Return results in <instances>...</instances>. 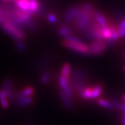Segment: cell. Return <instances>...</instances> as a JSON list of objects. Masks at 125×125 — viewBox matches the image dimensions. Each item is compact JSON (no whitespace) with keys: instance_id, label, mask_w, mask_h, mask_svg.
<instances>
[{"instance_id":"1","label":"cell","mask_w":125,"mask_h":125,"mask_svg":"<svg viewBox=\"0 0 125 125\" xmlns=\"http://www.w3.org/2000/svg\"><path fill=\"white\" fill-rule=\"evenodd\" d=\"M3 29L12 38L16 40H24L26 35L23 29L17 27L12 21H6L1 25Z\"/></svg>"},{"instance_id":"2","label":"cell","mask_w":125,"mask_h":125,"mask_svg":"<svg viewBox=\"0 0 125 125\" xmlns=\"http://www.w3.org/2000/svg\"><path fill=\"white\" fill-rule=\"evenodd\" d=\"M62 44L68 49L74 51L78 53L83 55H90L89 48L83 42H73L66 39L62 41Z\"/></svg>"},{"instance_id":"3","label":"cell","mask_w":125,"mask_h":125,"mask_svg":"<svg viewBox=\"0 0 125 125\" xmlns=\"http://www.w3.org/2000/svg\"><path fill=\"white\" fill-rule=\"evenodd\" d=\"M89 53L93 55H101L105 52L106 44L104 41H93L89 44Z\"/></svg>"},{"instance_id":"4","label":"cell","mask_w":125,"mask_h":125,"mask_svg":"<svg viewBox=\"0 0 125 125\" xmlns=\"http://www.w3.org/2000/svg\"><path fill=\"white\" fill-rule=\"evenodd\" d=\"M80 10V6L75 5V6H71L65 13L64 20L65 22H70L75 20L77 15L78 13Z\"/></svg>"},{"instance_id":"5","label":"cell","mask_w":125,"mask_h":125,"mask_svg":"<svg viewBox=\"0 0 125 125\" xmlns=\"http://www.w3.org/2000/svg\"><path fill=\"white\" fill-rule=\"evenodd\" d=\"M13 101L14 102V104L18 107H24L33 103L34 98L32 96H29L22 98H15Z\"/></svg>"},{"instance_id":"6","label":"cell","mask_w":125,"mask_h":125,"mask_svg":"<svg viewBox=\"0 0 125 125\" xmlns=\"http://www.w3.org/2000/svg\"><path fill=\"white\" fill-rule=\"evenodd\" d=\"M93 17L101 27L107 26L108 24H109V21L105 17V15L97 10H95V8L93 11Z\"/></svg>"},{"instance_id":"7","label":"cell","mask_w":125,"mask_h":125,"mask_svg":"<svg viewBox=\"0 0 125 125\" xmlns=\"http://www.w3.org/2000/svg\"><path fill=\"white\" fill-rule=\"evenodd\" d=\"M59 97L65 107L68 110L73 109V105L71 100V98L65 94V92L61 90L59 91Z\"/></svg>"},{"instance_id":"8","label":"cell","mask_w":125,"mask_h":125,"mask_svg":"<svg viewBox=\"0 0 125 125\" xmlns=\"http://www.w3.org/2000/svg\"><path fill=\"white\" fill-rule=\"evenodd\" d=\"M14 5L19 10L29 14V0H15Z\"/></svg>"},{"instance_id":"9","label":"cell","mask_w":125,"mask_h":125,"mask_svg":"<svg viewBox=\"0 0 125 125\" xmlns=\"http://www.w3.org/2000/svg\"><path fill=\"white\" fill-rule=\"evenodd\" d=\"M71 66L69 63H64L61 69L60 76L70 81V76H71Z\"/></svg>"},{"instance_id":"10","label":"cell","mask_w":125,"mask_h":125,"mask_svg":"<svg viewBox=\"0 0 125 125\" xmlns=\"http://www.w3.org/2000/svg\"><path fill=\"white\" fill-rule=\"evenodd\" d=\"M71 77L73 78H79V79H83L84 80H87V73L81 69H75L71 71Z\"/></svg>"},{"instance_id":"11","label":"cell","mask_w":125,"mask_h":125,"mask_svg":"<svg viewBox=\"0 0 125 125\" xmlns=\"http://www.w3.org/2000/svg\"><path fill=\"white\" fill-rule=\"evenodd\" d=\"M58 33L61 36L66 37L69 34H72V31L69 25L67 24H63L59 27Z\"/></svg>"},{"instance_id":"12","label":"cell","mask_w":125,"mask_h":125,"mask_svg":"<svg viewBox=\"0 0 125 125\" xmlns=\"http://www.w3.org/2000/svg\"><path fill=\"white\" fill-rule=\"evenodd\" d=\"M103 92V87L100 84H97L92 87V96L91 100H94L98 98Z\"/></svg>"},{"instance_id":"13","label":"cell","mask_w":125,"mask_h":125,"mask_svg":"<svg viewBox=\"0 0 125 125\" xmlns=\"http://www.w3.org/2000/svg\"><path fill=\"white\" fill-rule=\"evenodd\" d=\"M0 104L4 109H6L9 106V100L8 99L5 92L0 90Z\"/></svg>"},{"instance_id":"14","label":"cell","mask_w":125,"mask_h":125,"mask_svg":"<svg viewBox=\"0 0 125 125\" xmlns=\"http://www.w3.org/2000/svg\"><path fill=\"white\" fill-rule=\"evenodd\" d=\"M98 104L102 107L107 109H112L114 108V105H113L112 102H111V100L101 98V99H99L98 100Z\"/></svg>"},{"instance_id":"15","label":"cell","mask_w":125,"mask_h":125,"mask_svg":"<svg viewBox=\"0 0 125 125\" xmlns=\"http://www.w3.org/2000/svg\"><path fill=\"white\" fill-rule=\"evenodd\" d=\"M51 73L48 71H45L42 73L40 76V81L43 84H47L49 83L51 79Z\"/></svg>"},{"instance_id":"16","label":"cell","mask_w":125,"mask_h":125,"mask_svg":"<svg viewBox=\"0 0 125 125\" xmlns=\"http://www.w3.org/2000/svg\"><path fill=\"white\" fill-rule=\"evenodd\" d=\"M13 84H14V82L12 79H6L4 82H3V86H2L1 90L3 92H6L10 90H12V86Z\"/></svg>"},{"instance_id":"17","label":"cell","mask_w":125,"mask_h":125,"mask_svg":"<svg viewBox=\"0 0 125 125\" xmlns=\"http://www.w3.org/2000/svg\"><path fill=\"white\" fill-rule=\"evenodd\" d=\"M101 32H102V36H103V40H109L111 37V35H112V31L109 28V25H107V26L102 27Z\"/></svg>"},{"instance_id":"18","label":"cell","mask_w":125,"mask_h":125,"mask_svg":"<svg viewBox=\"0 0 125 125\" xmlns=\"http://www.w3.org/2000/svg\"><path fill=\"white\" fill-rule=\"evenodd\" d=\"M15 46L17 48V49L20 52L24 53L27 50V48H26L25 43L23 42V40H16Z\"/></svg>"},{"instance_id":"19","label":"cell","mask_w":125,"mask_h":125,"mask_svg":"<svg viewBox=\"0 0 125 125\" xmlns=\"http://www.w3.org/2000/svg\"><path fill=\"white\" fill-rule=\"evenodd\" d=\"M58 83L59 86H60L61 89L63 90L64 88H67V86H69V84H70V81H68V80L66 79L65 78H63L62 76H61L59 75L58 78Z\"/></svg>"},{"instance_id":"20","label":"cell","mask_w":125,"mask_h":125,"mask_svg":"<svg viewBox=\"0 0 125 125\" xmlns=\"http://www.w3.org/2000/svg\"><path fill=\"white\" fill-rule=\"evenodd\" d=\"M47 19L50 23H52V24H56L58 22L57 16L54 13H49L47 15Z\"/></svg>"},{"instance_id":"21","label":"cell","mask_w":125,"mask_h":125,"mask_svg":"<svg viewBox=\"0 0 125 125\" xmlns=\"http://www.w3.org/2000/svg\"><path fill=\"white\" fill-rule=\"evenodd\" d=\"M118 29H125V18L123 19L119 22V24L117 26Z\"/></svg>"},{"instance_id":"22","label":"cell","mask_w":125,"mask_h":125,"mask_svg":"<svg viewBox=\"0 0 125 125\" xmlns=\"http://www.w3.org/2000/svg\"><path fill=\"white\" fill-rule=\"evenodd\" d=\"M120 38H125V29H118Z\"/></svg>"},{"instance_id":"23","label":"cell","mask_w":125,"mask_h":125,"mask_svg":"<svg viewBox=\"0 0 125 125\" xmlns=\"http://www.w3.org/2000/svg\"><path fill=\"white\" fill-rule=\"evenodd\" d=\"M11 1H15V0H1V1L3 3H7V2Z\"/></svg>"},{"instance_id":"24","label":"cell","mask_w":125,"mask_h":125,"mask_svg":"<svg viewBox=\"0 0 125 125\" xmlns=\"http://www.w3.org/2000/svg\"><path fill=\"white\" fill-rule=\"evenodd\" d=\"M124 70H125V69H124Z\"/></svg>"},{"instance_id":"25","label":"cell","mask_w":125,"mask_h":125,"mask_svg":"<svg viewBox=\"0 0 125 125\" xmlns=\"http://www.w3.org/2000/svg\"></svg>"}]
</instances>
